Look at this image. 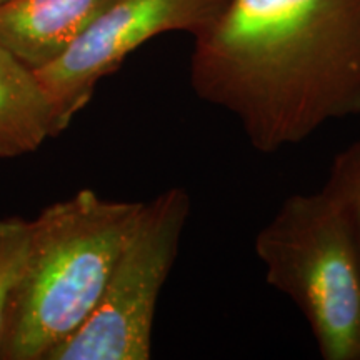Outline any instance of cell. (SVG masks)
Here are the masks:
<instances>
[{
    "instance_id": "1",
    "label": "cell",
    "mask_w": 360,
    "mask_h": 360,
    "mask_svg": "<svg viewBox=\"0 0 360 360\" xmlns=\"http://www.w3.org/2000/svg\"><path fill=\"white\" fill-rule=\"evenodd\" d=\"M193 39V92L262 154L360 114V0H229Z\"/></svg>"
},
{
    "instance_id": "2",
    "label": "cell",
    "mask_w": 360,
    "mask_h": 360,
    "mask_svg": "<svg viewBox=\"0 0 360 360\" xmlns=\"http://www.w3.org/2000/svg\"><path fill=\"white\" fill-rule=\"evenodd\" d=\"M143 202L103 199L90 188L32 219L30 249L0 345V360H49L103 294Z\"/></svg>"
},
{
    "instance_id": "3",
    "label": "cell",
    "mask_w": 360,
    "mask_h": 360,
    "mask_svg": "<svg viewBox=\"0 0 360 360\" xmlns=\"http://www.w3.org/2000/svg\"><path fill=\"white\" fill-rule=\"evenodd\" d=\"M265 281L307 321L326 360H360V257L326 187L287 199L255 237Z\"/></svg>"
},
{
    "instance_id": "4",
    "label": "cell",
    "mask_w": 360,
    "mask_h": 360,
    "mask_svg": "<svg viewBox=\"0 0 360 360\" xmlns=\"http://www.w3.org/2000/svg\"><path fill=\"white\" fill-rule=\"evenodd\" d=\"M191 193L172 187L141 214L120 250L97 307L49 360H148L160 292L179 254Z\"/></svg>"
},
{
    "instance_id": "5",
    "label": "cell",
    "mask_w": 360,
    "mask_h": 360,
    "mask_svg": "<svg viewBox=\"0 0 360 360\" xmlns=\"http://www.w3.org/2000/svg\"><path fill=\"white\" fill-rule=\"evenodd\" d=\"M229 0H115L57 60L35 72L62 134L90 102L98 82L157 35L193 37L214 24Z\"/></svg>"
},
{
    "instance_id": "6",
    "label": "cell",
    "mask_w": 360,
    "mask_h": 360,
    "mask_svg": "<svg viewBox=\"0 0 360 360\" xmlns=\"http://www.w3.org/2000/svg\"><path fill=\"white\" fill-rule=\"evenodd\" d=\"M115 0H6L0 44L30 70L52 64Z\"/></svg>"
},
{
    "instance_id": "7",
    "label": "cell",
    "mask_w": 360,
    "mask_h": 360,
    "mask_svg": "<svg viewBox=\"0 0 360 360\" xmlns=\"http://www.w3.org/2000/svg\"><path fill=\"white\" fill-rule=\"evenodd\" d=\"M51 137L56 119L37 74L0 44V159L32 154Z\"/></svg>"
},
{
    "instance_id": "8",
    "label": "cell",
    "mask_w": 360,
    "mask_h": 360,
    "mask_svg": "<svg viewBox=\"0 0 360 360\" xmlns=\"http://www.w3.org/2000/svg\"><path fill=\"white\" fill-rule=\"evenodd\" d=\"M32 220L0 217V345L30 249Z\"/></svg>"
},
{
    "instance_id": "9",
    "label": "cell",
    "mask_w": 360,
    "mask_h": 360,
    "mask_svg": "<svg viewBox=\"0 0 360 360\" xmlns=\"http://www.w3.org/2000/svg\"><path fill=\"white\" fill-rule=\"evenodd\" d=\"M323 187L347 215L360 257V141L335 155Z\"/></svg>"
},
{
    "instance_id": "10",
    "label": "cell",
    "mask_w": 360,
    "mask_h": 360,
    "mask_svg": "<svg viewBox=\"0 0 360 360\" xmlns=\"http://www.w3.org/2000/svg\"><path fill=\"white\" fill-rule=\"evenodd\" d=\"M2 2H6V0H0V4H2Z\"/></svg>"
}]
</instances>
